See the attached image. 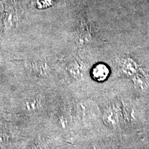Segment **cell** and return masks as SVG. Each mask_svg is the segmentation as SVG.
Segmentation results:
<instances>
[{"label":"cell","instance_id":"obj_1","mask_svg":"<svg viewBox=\"0 0 149 149\" xmlns=\"http://www.w3.org/2000/svg\"><path fill=\"white\" fill-rule=\"evenodd\" d=\"M92 74L96 80L101 81L106 79L109 74V70L105 65L100 64L93 69Z\"/></svg>","mask_w":149,"mask_h":149},{"label":"cell","instance_id":"obj_2","mask_svg":"<svg viewBox=\"0 0 149 149\" xmlns=\"http://www.w3.org/2000/svg\"><path fill=\"white\" fill-rule=\"evenodd\" d=\"M5 22L6 24L12 25L14 22L17 21V16L15 10L13 7H9L6 10Z\"/></svg>","mask_w":149,"mask_h":149},{"label":"cell","instance_id":"obj_3","mask_svg":"<svg viewBox=\"0 0 149 149\" xmlns=\"http://www.w3.org/2000/svg\"><path fill=\"white\" fill-rule=\"evenodd\" d=\"M36 6L39 10H45L55 5L54 0H36Z\"/></svg>","mask_w":149,"mask_h":149}]
</instances>
